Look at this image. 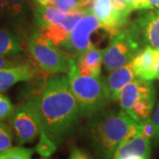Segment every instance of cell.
Returning <instances> with one entry per match:
<instances>
[{
    "label": "cell",
    "instance_id": "19",
    "mask_svg": "<svg viewBox=\"0 0 159 159\" xmlns=\"http://www.w3.org/2000/svg\"><path fill=\"white\" fill-rule=\"evenodd\" d=\"M67 13L61 11L56 6H43L37 5L33 12V22L34 28L45 29L51 25L62 21Z\"/></svg>",
    "mask_w": 159,
    "mask_h": 159
},
{
    "label": "cell",
    "instance_id": "24",
    "mask_svg": "<svg viewBox=\"0 0 159 159\" xmlns=\"http://www.w3.org/2000/svg\"><path fill=\"white\" fill-rule=\"evenodd\" d=\"M13 134L10 125L0 121V152L12 147Z\"/></svg>",
    "mask_w": 159,
    "mask_h": 159
},
{
    "label": "cell",
    "instance_id": "14",
    "mask_svg": "<svg viewBox=\"0 0 159 159\" xmlns=\"http://www.w3.org/2000/svg\"><path fill=\"white\" fill-rule=\"evenodd\" d=\"M136 77L132 62L111 71V74L104 78L110 100L112 102L119 101L121 90Z\"/></svg>",
    "mask_w": 159,
    "mask_h": 159
},
{
    "label": "cell",
    "instance_id": "21",
    "mask_svg": "<svg viewBox=\"0 0 159 159\" xmlns=\"http://www.w3.org/2000/svg\"><path fill=\"white\" fill-rule=\"evenodd\" d=\"M34 151V148H24L22 146L11 147L0 152V159H32Z\"/></svg>",
    "mask_w": 159,
    "mask_h": 159
},
{
    "label": "cell",
    "instance_id": "1",
    "mask_svg": "<svg viewBox=\"0 0 159 159\" xmlns=\"http://www.w3.org/2000/svg\"><path fill=\"white\" fill-rule=\"evenodd\" d=\"M40 97L43 129L57 147L76 130L80 115L67 75L50 77Z\"/></svg>",
    "mask_w": 159,
    "mask_h": 159
},
{
    "label": "cell",
    "instance_id": "15",
    "mask_svg": "<svg viewBox=\"0 0 159 159\" xmlns=\"http://www.w3.org/2000/svg\"><path fill=\"white\" fill-rule=\"evenodd\" d=\"M104 49L92 48L74 57L76 67L79 73L84 76L98 78L101 76Z\"/></svg>",
    "mask_w": 159,
    "mask_h": 159
},
{
    "label": "cell",
    "instance_id": "27",
    "mask_svg": "<svg viewBox=\"0 0 159 159\" xmlns=\"http://www.w3.org/2000/svg\"><path fill=\"white\" fill-rule=\"evenodd\" d=\"M155 134H156L155 126L150 118L140 122V135L148 140H153Z\"/></svg>",
    "mask_w": 159,
    "mask_h": 159
},
{
    "label": "cell",
    "instance_id": "10",
    "mask_svg": "<svg viewBox=\"0 0 159 159\" xmlns=\"http://www.w3.org/2000/svg\"><path fill=\"white\" fill-rule=\"evenodd\" d=\"M144 46L159 50V9L145 10L134 20Z\"/></svg>",
    "mask_w": 159,
    "mask_h": 159
},
{
    "label": "cell",
    "instance_id": "13",
    "mask_svg": "<svg viewBox=\"0 0 159 159\" xmlns=\"http://www.w3.org/2000/svg\"><path fill=\"white\" fill-rule=\"evenodd\" d=\"M38 71L31 61L13 67L0 69V93L22 81L33 80Z\"/></svg>",
    "mask_w": 159,
    "mask_h": 159
},
{
    "label": "cell",
    "instance_id": "16",
    "mask_svg": "<svg viewBox=\"0 0 159 159\" xmlns=\"http://www.w3.org/2000/svg\"><path fill=\"white\" fill-rule=\"evenodd\" d=\"M150 140H148L139 134L127 140L122 145H120L114 155L113 159H123L130 156H139L148 159L150 157Z\"/></svg>",
    "mask_w": 159,
    "mask_h": 159
},
{
    "label": "cell",
    "instance_id": "6",
    "mask_svg": "<svg viewBox=\"0 0 159 159\" xmlns=\"http://www.w3.org/2000/svg\"><path fill=\"white\" fill-rule=\"evenodd\" d=\"M40 96H34L19 105L7 119L19 145L30 143L40 136L43 124Z\"/></svg>",
    "mask_w": 159,
    "mask_h": 159
},
{
    "label": "cell",
    "instance_id": "17",
    "mask_svg": "<svg viewBox=\"0 0 159 159\" xmlns=\"http://www.w3.org/2000/svg\"><path fill=\"white\" fill-rule=\"evenodd\" d=\"M156 49L144 46L132 60L137 77L146 80H153L154 62Z\"/></svg>",
    "mask_w": 159,
    "mask_h": 159
},
{
    "label": "cell",
    "instance_id": "4",
    "mask_svg": "<svg viewBox=\"0 0 159 159\" xmlns=\"http://www.w3.org/2000/svg\"><path fill=\"white\" fill-rule=\"evenodd\" d=\"M23 39L29 53L43 71L51 74L68 73L74 57L45 39L36 28L30 27Z\"/></svg>",
    "mask_w": 159,
    "mask_h": 159
},
{
    "label": "cell",
    "instance_id": "35",
    "mask_svg": "<svg viewBox=\"0 0 159 159\" xmlns=\"http://www.w3.org/2000/svg\"><path fill=\"white\" fill-rule=\"evenodd\" d=\"M123 159H146L144 158V157H139V156H130V157H125V158Z\"/></svg>",
    "mask_w": 159,
    "mask_h": 159
},
{
    "label": "cell",
    "instance_id": "29",
    "mask_svg": "<svg viewBox=\"0 0 159 159\" xmlns=\"http://www.w3.org/2000/svg\"><path fill=\"white\" fill-rule=\"evenodd\" d=\"M68 159H90L89 156L82 149L79 148H74L71 151Z\"/></svg>",
    "mask_w": 159,
    "mask_h": 159
},
{
    "label": "cell",
    "instance_id": "25",
    "mask_svg": "<svg viewBox=\"0 0 159 159\" xmlns=\"http://www.w3.org/2000/svg\"><path fill=\"white\" fill-rule=\"evenodd\" d=\"M30 60L26 57H17V56H6L0 55V69L13 67L20 66L25 63L29 62Z\"/></svg>",
    "mask_w": 159,
    "mask_h": 159
},
{
    "label": "cell",
    "instance_id": "28",
    "mask_svg": "<svg viewBox=\"0 0 159 159\" xmlns=\"http://www.w3.org/2000/svg\"><path fill=\"white\" fill-rule=\"evenodd\" d=\"M152 123H153L154 126H155V130H156V134H155V137H154L153 141L156 144L159 143V102L156 108V111L154 112L153 116L151 118Z\"/></svg>",
    "mask_w": 159,
    "mask_h": 159
},
{
    "label": "cell",
    "instance_id": "32",
    "mask_svg": "<svg viewBox=\"0 0 159 159\" xmlns=\"http://www.w3.org/2000/svg\"><path fill=\"white\" fill-rule=\"evenodd\" d=\"M35 4L43 6H56V0H33Z\"/></svg>",
    "mask_w": 159,
    "mask_h": 159
},
{
    "label": "cell",
    "instance_id": "12",
    "mask_svg": "<svg viewBox=\"0 0 159 159\" xmlns=\"http://www.w3.org/2000/svg\"><path fill=\"white\" fill-rule=\"evenodd\" d=\"M3 3L9 22L14 29V31L23 39L30 28L29 27V0H3Z\"/></svg>",
    "mask_w": 159,
    "mask_h": 159
},
{
    "label": "cell",
    "instance_id": "26",
    "mask_svg": "<svg viewBox=\"0 0 159 159\" xmlns=\"http://www.w3.org/2000/svg\"><path fill=\"white\" fill-rule=\"evenodd\" d=\"M14 110V106L9 97L0 94V121L8 119Z\"/></svg>",
    "mask_w": 159,
    "mask_h": 159
},
{
    "label": "cell",
    "instance_id": "36",
    "mask_svg": "<svg viewBox=\"0 0 159 159\" xmlns=\"http://www.w3.org/2000/svg\"><path fill=\"white\" fill-rule=\"evenodd\" d=\"M40 159H49L48 157H43V158H40Z\"/></svg>",
    "mask_w": 159,
    "mask_h": 159
},
{
    "label": "cell",
    "instance_id": "30",
    "mask_svg": "<svg viewBox=\"0 0 159 159\" xmlns=\"http://www.w3.org/2000/svg\"><path fill=\"white\" fill-rule=\"evenodd\" d=\"M154 80H159V50H156L153 70Z\"/></svg>",
    "mask_w": 159,
    "mask_h": 159
},
{
    "label": "cell",
    "instance_id": "31",
    "mask_svg": "<svg viewBox=\"0 0 159 159\" xmlns=\"http://www.w3.org/2000/svg\"><path fill=\"white\" fill-rule=\"evenodd\" d=\"M150 9H159V0H146L142 10H150Z\"/></svg>",
    "mask_w": 159,
    "mask_h": 159
},
{
    "label": "cell",
    "instance_id": "9",
    "mask_svg": "<svg viewBox=\"0 0 159 159\" xmlns=\"http://www.w3.org/2000/svg\"><path fill=\"white\" fill-rule=\"evenodd\" d=\"M88 9L83 11H76L68 12L66 17L62 21L51 25L45 29H40V34L45 39L51 42L52 44L62 49L69 38L72 30L80 20L84 16Z\"/></svg>",
    "mask_w": 159,
    "mask_h": 159
},
{
    "label": "cell",
    "instance_id": "34",
    "mask_svg": "<svg viewBox=\"0 0 159 159\" xmlns=\"http://www.w3.org/2000/svg\"><path fill=\"white\" fill-rule=\"evenodd\" d=\"M123 1H125L126 4H128V5L133 8V10L134 11V4H135V0H123Z\"/></svg>",
    "mask_w": 159,
    "mask_h": 159
},
{
    "label": "cell",
    "instance_id": "33",
    "mask_svg": "<svg viewBox=\"0 0 159 159\" xmlns=\"http://www.w3.org/2000/svg\"><path fill=\"white\" fill-rule=\"evenodd\" d=\"M6 16V8H5V6H4L3 0H0V20H3Z\"/></svg>",
    "mask_w": 159,
    "mask_h": 159
},
{
    "label": "cell",
    "instance_id": "5",
    "mask_svg": "<svg viewBox=\"0 0 159 159\" xmlns=\"http://www.w3.org/2000/svg\"><path fill=\"white\" fill-rule=\"evenodd\" d=\"M144 47L139 31L134 21L129 22L104 49L102 64L108 72L132 62L137 53Z\"/></svg>",
    "mask_w": 159,
    "mask_h": 159
},
{
    "label": "cell",
    "instance_id": "7",
    "mask_svg": "<svg viewBox=\"0 0 159 159\" xmlns=\"http://www.w3.org/2000/svg\"><path fill=\"white\" fill-rule=\"evenodd\" d=\"M99 29H102L101 23L88 8L84 16L72 30L62 49L74 57L89 49L96 48L97 46L92 42V35Z\"/></svg>",
    "mask_w": 159,
    "mask_h": 159
},
{
    "label": "cell",
    "instance_id": "2",
    "mask_svg": "<svg viewBox=\"0 0 159 159\" xmlns=\"http://www.w3.org/2000/svg\"><path fill=\"white\" fill-rule=\"evenodd\" d=\"M87 134L99 157L113 159L120 145L140 134V123L122 110L103 109L91 116Z\"/></svg>",
    "mask_w": 159,
    "mask_h": 159
},
{
    "label": "cell",
    "instance_id": "3",
    "mask_svg": "<svg viewBox=\"0 0 159 159\" xmlns=\"http://www.w3.org/2000/svg\"><path fill=\"white\" fill-rule=\"evenodd\" d=\"M67 77L70 88L79 104L80 116L90 118L108 106L111 100L104 78L81 75L76 67L74 57L71 59Z\"/></svg>",
    "mask_w": 159,
    "mask_h": 159
},
{
    "label": "cell",
    "instance_id": "11",
    "mask_svg": "<svg viewBox=\"0 0 159 159\" xmlns=\"http://www.w3.org/2000/svg\"><path fill=\"white\" fill-rule=\"evenodd\" d=\"M156 95L152 80L136 77L121 90L119 97V105L125 113H129L134 102L141 98Z\"/></svg>",
    "mask_w": 159,
    "mask_h": 159
},
{
    "label": "cell",
    "instance_id": "20",
    "mask_svg": "<svg viewBox=\"0 0 159 159\" xmlns=\"http://www.w3.org/2000/svg\"><path fill=\"white\" fill-rule=\"evenodd\" d=\"M156 95L141 98L134 102L128 115L137 122H142L150 118L155 103Z\"/></svg>",
    "mask_w": 159,
    "mask_h": 159
},
{
    "label": "cell",
    "instance_id": "8",
    "mask_svg": "<svg viewBox=\"0 0 159 159\" xmlns=\"http://www.w3.org/2000/svg\"><path fill=\"white\" fill-rule=\"evenodd\" d=\"M89 10L99 20L102 29L113 38L129 23L114 10L112 0H91Z\"/></svg>",
    "mask_w": 159,
    "mask_h": 159
},
{
    "label": "cell",
    "instance_id": "18",
    "mask_svg": "<svg viewBox=\"0 0 159 159\" xmlns=\"http://www.w3.org/2000/svg\"><path fill=\"white\" fill-rule=\"evenodd\" d=\"M23 41L14 30L0 28V55L26 57Z\"/></svg>",
    "mask_w": 159,
    "mask_h": 159
},
{
    "label": "cell",
    "instance_id": "22",
    "mask_svg": "<svg viewBox=\"0 0 159 159\" xmlns=\"http://www.w3.org/2000/svg\"><path fill=\"white\" fill-rule=\"evenodd\" d=\"M91 0H56V7L66 13L83 11L90 6Z\"/></svg>",
    "mask_w": 159,
    "mask_h": 159
},
{
    "label": "cell",
    "instance_id": "23",
    "mask_svg": "<svg viewBox=\"0 0 159 159\" xmlns=\"http://www.w3.org/2000/svg\"><path fill=\"white\" fill-rule=\"evenodd\" d=\"M34 149L43 157H49L56 151L57 145L51 142L43 130L42 133L40 134L39 142H38Z\"/></svg>",
    "mask_w": 159,
    "mask_h": 159
}]
</instances>
